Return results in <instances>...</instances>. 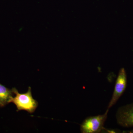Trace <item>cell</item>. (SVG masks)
I'll return each instance as SVG.
<instances>
[{
  "label": "cell",
  "instance_id": "cell-1",
  "mask_svg": "<svg viewBox=\"0 0 133 133\" xmlns=\"http://www.w3.org/2000/svg\"><path fill=\"white\" fill-rule=\"evenodd\" d=\"M12 90L15 96L12 97L10 103L12 102L16 105L17 111L25 110L32 114L35 111L38 104L32 97L31 87H29L28 91L23 94L19 93L15 88H13Z\"/></svg>",
  "mask_w": 133,
  "mask_h": 133
},
{
  "label": "cell",
  "instance_id": "cell-2",
  "mask_svg": "<svg viewBox=\"0 0 133 133\" xmlns=\"http://www.w3.org/2000/svg\"><path fill=\"white\" fill-rule=\"evenodd\" d=\"M109 109L104 114L87 117L80 125V131L82 133H98L103 131L104 124L107 118Z\"/></svg>",
  "mask_w": 133,
  "mask_h": 133
},
{
  "label": "cell",
  "instance_id": "cell-3",
  "mask_svg": "<svg viewBox=\"0 0 133 133\" xmlns=\"http://www.w3.org/2000/svg\"><path fill=\"white\" fill-rule=\"evenodd\" d=\"M127 84V77L126 70L124 68H122L119 71L112 95L107 109H110L117 102L125 90Z\"/></svg>",
  "mask_w": 133,
  "mask_h": 133
},
{
  "label": "cell",
  "instance_id": "cell-4",
  "mask_svg": "<svg viewBox=\"0 0 133 133\" xmlns=\"http://www.w3.org/2000/svg\"><path fill=\"white\" fill-rule=\"evenodd\" d=\"M115 117L120 126L125 128L133 127V103L119 108Z\"/></svg>",
  "mask_w": 133,
  "mask_h": 133
},
{
  "label": "cell",
  "instance_id": "cell-5",
  "mask_svg": "<svg viewBox=\"0 0 133 133\" xmlns=\"http://www.w3.org/2000/svg\"><path fill=\"white\" fill-rule=\"evenodd\" d=\"M14 94L12 89H9L0 83V107H4L10 103Z\"/></svg>",
  "mask_w": 133,
  "mask_h": 133
},
{
  "label": "cell",
  "instance_id": "cell-6",
  "mask_svg": "<svg viewBox=\"0 0 133 133\" xmlns=\"http://www.w3.org/2000/svg\"><path fill=\"white\" fill-rule=\"evenodd\" d=\"M128 132L130 133H133V129L131 130L130 131H129Z\"/></svg>",
  "mask_w": 133,
  "mask_h": 133
}]
</instances>
